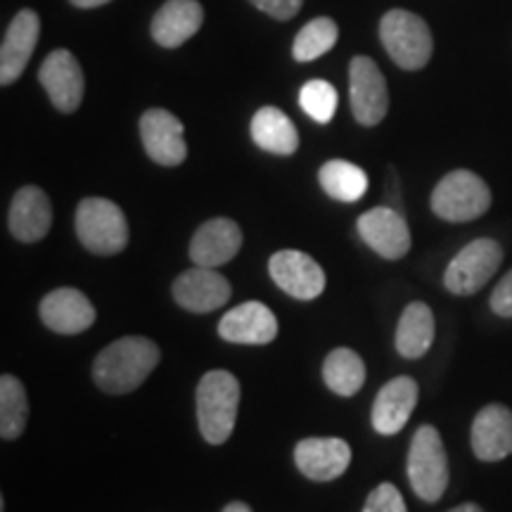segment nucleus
Returning <instances> with one entry per match:
<instances>
[{
  "instance_id": "20e7f679",
  "label": "nucleus",
  "mask_w": 512,
  "mask_h": 512,
  "mask_svg": "<svg viewBox=\"0 0 512 512\" xmlns=\"http://www.w3.org/2000/svg\"><path fill=\"white\" fill-rule=\"evenodd\" d=\"M380 38L396 67L418 72L434 53V38L427 22L408 10H389L380 22Z\"/></svg>"
},
{
  "instance_id": "7c9ffc66",
  "label": "nucleus",
  "mask_w": 512,
  "mask_h": 512,
  "mask_svg": "<svg viewBox=\"0 0 512 512\" xmlns=\"http://www.w3.org/2000/svg\"><path fill=\"white\" fill-rule=\"evenodd\" d=\"M256 10H261L264 15L278 19V22H287L302 10L304 0H249Z\"/></svg>"
},
{
  "instance_id": "0eeeda50",
  "label": "nucleus",
  "mask_w": 512,
  "mask_h": 512,
  "mask_svg": "<svg viewBox=\"0 0 512 512\" xmlns=\"http://www.w3.org/2000/svg\"><path fill=\"white\" fill-rule=\"evenodd\" d=\"M503 264L501 242L491 238H477L453 256L444 273L446 290L456 297H470L494 278Z\"/></svg>"
},
{
  "instance_id": "dca6fc26",
  "label": "nucleus",
  "mask_w": 512,
  "mask_h": 512,
  "mask_svg": "<svg viewBox=\"0 0 512 512\" xmlns=\"http://www.w3.org/2000/svg\"><path fill=\"white\" fill-rule=\"evenodd\" d=\"M38 36H41V19L36 12L19 10L0 46V83L3 86H12L24 74L36 50Z\"/></svg>"
},
{
  "instance_id": "5701e85b",
  "label": "nucleus",
  "mask_w": 512,
  "mask_h": 512,
  "mask_svg": "<svg viewBox=\"0 0 512 512\" xmlns=\"http://www.w3.org/2000/svg\"><path fill=\"white\" fill-rule=\"evenodd\" d=\"M252 140L271 155L290 157L299 150V133L292 119L278 107H261L252 117Z\"/></svg>"
},
{
  "instance_id": "6e6552de",
  "label": "nucleus",
  "mask_w": 512,
  "mask_h": 512,
  "mask_svg": "<svg viewBox=\"0 0 512 512\" xmlns=\"http://www.w3.org/2000/svg\"><path fill=\"white\" fill-rule=\"evenodd\" d=\"M349 100L361 126H377L389 112V91L375 60L356 55L349 64Z\"/></svg>"
},
{
  "instance_id": "cd10ccee",
  "label": "nucleus",
  "mask_w": 512,
  "mask_h": 512,
  "mask_svg": "<svg viewBox=\"0 0 512 512\" xmlns=\"http://www.w3.org/2000/svg\"><path fill=\"white\" fill-rule=\"evenodd\" d=\"M339 29L335 19L316 17L302 27L292 43V55L297 62H313L337 46Z\"/></svg>"
},
{
  "instance_id": "9b49d317",
  "label": "nucleus",
  "mask_w": 512,
  "mask_h": 512,
  "mask_svg": "<svg viewBox=\"0 0 512 512\" xmlns=\"http://www.w3.org/2000/svg\"><path fill=\"white\" fill-rule=\"evenodd\" d=\"M38 81L46 88L55 110L64 114L79 110L83 91H86V79H83L79 60L69 50H53L38 69Z\"/></svg>"
},
{
  "instance_id": "4be33fe9",
  "label": "nucleus",
  "mask_w": 512,
  "mask_h": 512,
  "mask_svg": "<svg viewBox=\"0 0 512 512\" xmlns=\"http://www.w3.org/2000/svg\"><path fill=\"white\" fill-rule=\"evenodd\" d=\"M204 10L197 0H166L155 12L150 34L162 48H181L202 29Z\"/></svg>"
},
{
  "instance_id": "2eb2a0df",
  "label": "nucleus",
  "mask_w": 512,
  "mask_h": 512,
  "mask_svg": "<svg viewBox=\"0 0 512 512\" xmlns=\"http://www.w3.org/2000/svg\"><path fill=\"white\" fill-rule=\"evenodd\" d=\"M472 453L484 463L512 456V411L503 403H489L475 415L470 430Z\"/></svg>"
},
{
  "instance_id": "bb28decb",
  "label": "nucleus",
  "mask_w": 512,
  "mask_h": 512,
  "mask_svg": "<svg viewBox=\"0 0 512 512\" xmlns=\"http://www.w3.org/2000/svg\"><path fill=\"white\" fill-rule=\"evenodd\" d=\"M29 422V399L24 384L15 375L0 377V437L15 441L22 437Z\"/></svg>"
},
{
  "instance_id": "a211bd4d",
  "label": "nucleus",
  "mask_w": 512,
  "mask_h": 512,
  "mask_svg": "<svg viewBox=\"0 0 512 512\" xmlns=\"http://www.w3.org/2000/svg\"><path fill=\"white\" fill-rule=\"evenodd\" d=\"M219 335L230 344L264 347L278 337V318L266 304L245 302L221 318Z\"/></svg>"
},
{
  "instance_id": "9d476101",
  "label": "nucleus",
  "mask_w": 512,
  "mask_h": 512,
  "mask_svg": "<svg viewBox=\"0 0 512 512\" xmlns=\"http://www.w3.org/2000/svg\"><path fill=\"white\" fill-rule=\"evenodd\" d=\"M356 230L363 242L382 256V259L399 261L411 252V228L401 211L394 207H375L358 216Z\"/></svg>"
},
{
  "instance_id": "f257e3e1",
  "label": "nucleus",
  "mask_w": 512,
  "mask_h": 512,
  "mask_svg": "<svg viewBox=\"0 0 512 512\" xmlns=\"http://www.w3.org/2000/svg\"><path fill=\"white\" fill-rule=\"evenodd\" d=\"M162 351L147 337H121L93 361V380L105 394H131L159 366Z\"/></svg>"
},
{
  "instance_id": "aec40b11",
  "label": "nucleus",
  "mask_w": 512,
  "mask_h": 512,
  "mask_svg": "<svg viewBox=\"0 0 512 512\" xmlns=\"http://www.w3.org/2000/svg\"><path fill=\"white\" fill-rule=\"evenodd\" d=\"M420 389L413 377L401 375L389 380L377 392L373 403V427L377 434H399L415 411Z\"/></svg>"
},
{
  "instance_id": "423d86ee",
  "label": "nucleus",
  "mask_w": 512,
  "mask_h": 512,
  "mask_svg": "<svg viewBox=\"0 0 512 512\" xmlns=\"http://www.w3.org/2000/svg\"><path fill=\"white\" fill-rule=\"evenodd\" d=\"M432 211L448 223H467L491 207V190L475 171L456 169L446 174L432 192Z\"/></svg>"
},
{
  "instance_id": "72a5a7b5",
  "label": "nucleus",
  "mask_w": 512,
  "mask_h": 512,
  "mask_svg": "<svg viewBox=\"0 0 512 512\" xmlns=\"http://www.w3.org/2000/svg\"><path fill=\"white\" fill-rule=\"evenodd\" d=\"M221 512H252V508H249V505L242 503V501H233V503H228Z\"/></svg>"
},
{
  "instance_id": "f03ea898",
  "label": "nucleus",
  "mask_w": 512,
  "mask_h": 512,
  "mask_svg": "<svg viewBox=\"0 0 512 512\" xmlns=\"http://www.w3.org/2000/svg\"><path fill=\"white\" fill-rule=\"evenodd\" d=\"M240 382L228 370H209L197 384V422L204 441L221 446L235 430Z\"/></svg>"
},
{
  "instance_id": "1a4fd4ad",
  "label": "nucleus",
  "mask_w": 512,
  "mask_h": 512,
  "mask_svg": "<svg viewBox=\"0 0 512 512\" xmlns=\"http://www.w3.org/2000/svg\"><path fill=\"white\" fill-rule=\"evenodd\" d=\"M268 271H271L273 283L299 302L318 299L325 290V271L313 256L299 249L275 252L268 261Z\"/></svg>"
},
{
  "instance_id": "39448f33",
  "label": "nucleus",
  "mask_w": 512,
  "mask_h": 512,
  "mask_svg": "<svg viewBox=\"0 0 512 512\" xmlns=\"http://www.w3.org/2000/svg\"><path fill=\"white\" fill-rule=\"evenodd\" d=\"M76 235L88 252L112 256L128 245V221L119 204L105 197H86L76 207Z\"/></svg>"
},
{
  "instance_id": "473e14b6",
  "label": "nucleus",
  "mask_w": 512,
  "mask_h": 512,
  "mask_svg": "<svg viewBox=\"0 0 512 512\" xmlns=\"http://www.w3.org/2000/svg\"><path fill=\"white\" fill-rule=\"evenodd\" d=\"M69 3L76 5V8L83 10H91V8H102V5L112 3V0H69Z\"/></svg>"
},
{
  "instance_id": "f8f14e48",
  "label": "nucleus",
  "mask_w": 512,
  "mask_h": 512,
  "mask_svg": "<svg viewBox=\"0 0 512 512\" xmlns=\"http://www.w3.org/2000/svg\"><path fill=\"white\" fill-rule=\"evenodd\" d=\"M183 124L169 110H147L140 117V140L147 157L159 166H181L188 157V145L183 138Z\"/></svg>"
},
{
  "instance_id": "6ab92c4d",
  "label": "nucleus",
  "mask_w": 512,
  "mask_h": 512,
  "mask_svg": "<svg viewBox=\"0 0 512 512\" xmlns=\"http://www.w3.org/2000/svg\"><path fill=\"white\" fill-rule=\"evenodd\" d=\"M53 226V207L48 195L36 185H24L15 192L8 211V228L19 242H38L50 233Z\"/></svg>"
},
{
  "instance_id": "f704fd0d",
  "label": "nucleus",
  "mask_w": 512,
  "mask_h": 512,
  "mask_svg": "<svg viewBox=\"0 0 512 512\" xmlns=\"http://www.w3.org/2000/svg\"><path fill=\"white\" fill-rule=\"evenodd\" d=\"M448 512H484V510L479 508L477 503H463V505H456V508L448 510Z\"/></svg>"
},
{
  "instance_id": "f3484780",
  "label": "nucleus",
  "mask_w": 512,
  "mask_h": 512,
  "mask_svg": "<svg viewBox=\"0 0 512 512\" xmlns=\"http://www.w3.org/2000/svg\"><path fill=\"white\" fill-rule=\"evenodd\" d=\"M41 320L57 335H81L95 323V309L76 287H57L43 297Z\"/></svg>"
},
{
  "instance_id": "7ed1b4c3",
  "label": "nucleus",
  "mask_w": 512,
  "mask_h": 512,
  "mask_svg": "<svg viewBox=\"0 0 512 512\" xmlns=\"http://www.w3.org/2000/svg\"><path fill=\"white\" fill-rule=\"evenodd\" d=\"M408 482L415 496L425 503H437L448 489V456L437 427L422 425L415 430L406 460Z\"/></svg>"
},
{
  "instance_id": "412c9836",
  "label": "nucleus",
  "mask_w": 512,
  "mask_h": 512,
  "mask_svg": "<svg viewBox=\"0 0 512 512\" xmlns=\"http://www.w3.org/2000/svg\"><path fill=\"white\" fill-rule=\"evenodd\" d=\"M242 247V230L230 219H211L195 230L190 240V259L195 266L221 268L235 259Z\"/></svg>"
},
{
  "instance_id": "a878e982",
  "label": "nucleus",
  "mask_w": 512,
  "mask_h": 512,
  "mask_svg": "<svg viewBox=\"0 0 512 512\" xmlns=\"http://www.w3.org/2000/svg\"><path fill=\"white\" fill-rule=\"evenodd\" d=\"M323 380L337 396H354L366 384V363L354 349L339 347L325 358Z\"/></svg>"
},
{
  "instance_id": "c756f323",
  "label": "nucleus",
  "mask_w": 512,
  "mask_h": 512,
  "mask_svg": "<svg viewBox=\"0 0 512 512\" xmlns=\"http://www.w3.org/2000/svg\"><path fill=\"white\" fill-rule=\"evenodd\" d=\"M363 512H408L406 503H403L401 491L394 484L382 482L370 491L363 505Z\"/></svg>"
},
{
  "instance_id": "2f4dec72",
  "label": "nucleus",
  "mask_w": 512,
  "mask_h": 512,
  "mask_svg": "<svg viewBox=\"0 0 512 512\" xmlns=\"http://www.w3.org/2000/svg\"><path fill=\"white\" fill-rule=\"evenodd\" d=\"M491 311L501 318H512V271L503 275L501 283L491 292Z\"/></svg>"
},
{
  "instance_id": "c85d7f7f",
  "label": "nucleus",
  "mask_w": 512,
  "mask_h": 512,
  "mask_svg": "<svg viewBox=\"0 0 512 512\" xmlns=\"http://www.w3.org/2000/svg\"><path fill=\"white\" fill-rule=\"evenodd\" d=\"M337 88L323 79L306 81L299 91V107L318 124H330L337 112Z\"/></svg>"
},
{
  "instance_id": "b1692460",
  "label": "nucleus",
  "mask_w": 512,
  "mask_h": 512,
  "mask_svg": "<svg viewBox=\"0 0 512 512\" xmlns=\"http://www.w3.org/2000/svg\"><path fill=\"white\" fill-rule=\"evenodd\" d=\"M434 342V313L425 302H413L403 309L396 325V351L403 358H422Z\"/></svg>"
},
{
  "instance_id": "ddd939ff",
  "label": "nucleus",
  "mask_w": 512,
  "mask_h": 512,
  "mask_svg": "<svg viewBox=\"0 0 512 512\" xmlns=\"http://www.w3.org/2000/svg\"><path fill=\"white\" fill-rule=\"evenodd\" d=\"M176 304L190 313H209L230 302L233 287L216 268L195 266L174 280Z\"/></svg>"
},
{
  "instance_id": "4468645a",
  "label": "nucleus",
  "mask_w": 512,
  "mask_h": 512,
  "mask_svg": "<svg viewBox=\"0 0 512 512\" xmlns=\"http://www.w3.org/2000/svg\"><path fill=\"white\" fill-rule=\"evenodd\" d=\"M294 463L306 479L332 482L342 477L351 463V446L339 437H309L294 448Z\"/></svg>"
},
{
  "instance_id": "393cba45",
  "label": "nucleus",
  "mask_w": 512,
  "mask_h": 512,
  "mask_svg": "<svg viewBox=\"0 0 512 512\" xmlns=\"http://www.w3.org/2000/svg\"><path fill=\"white\" fill-rule=\"evenodd\" d=\"M318 183L325 195L337 202H358L368 190V176L361 166L347 162V159H330L320 166Z\"/></svg>"
}]
</instances>
